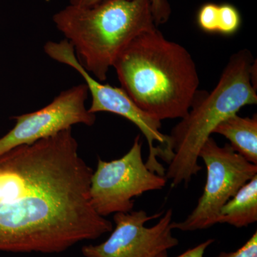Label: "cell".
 <instances>
[{
	"mask_svg": "<svg viewBox=\"0 0 257 257\" xmlns=\"http://www.w3.org/2000/svg\"><path fill=\"white\" fill-rule=\"evenodd\" d=\"M72 128L0 155V251L60 253L111 232Z\"/></svg>",
	"mask_w": 257,
	"mask_h": 257,
	"instance_id": "6da1fadb",
	"label": "cell"
},
{
	"mask_svg": "<svg viewBox=\"0 0 257 257\" xmlns=\"http://www.w3.org/2000/svg\"><path fill=\"white\" fill-rule=\"evenodd\" d=\"M112 67L126 94L161 121L183 118L199 91V74L192 55L157 28L134 39Z\"/></svg>",
	"mask_w": 257,
	"mask_h": 257,
	"instance_id": "7a4b0ae2",
	"label": "cell"
},
{
	"mask_svg": "<svg viewBox=\"0 0 257 257\" xmlns=\"http://www.w3.org/2000/svg\"><path fill=\"white\" fill-rule=\"evenodd\" d=\"M256 61L247 50L230 57L215 88L208 93L198 91L187 114L174 126L170 136L174 153L165 173L171 187L188 185L202 170L198 164L203 145L221 121L247 105L257 103L253 82Z\"/></svg>",
	"mask_w": 257,
	"mask_h": 257,
	"instance_id": "3957f363",
	"label": "cell"
},
{
	"mask_svg": "<svg viewBox=\"0 0 257 257\" xmlns=\"http://www.w3.org/2000/svg\"><path fill=\"white\" fill-rule=\"evenodd\" d=\"M53 22L79 63L100 82L134 39L157 28L150 0H105L88 8L69 5L54 15Z\"/></svg>",
	"mask_w": 257,
	"mask_h": 257,
	"instance_id": "277c9868",
	"label": "cell"
},
{
	"mask_svg": "<svg viewBox=\"0 0 257 257\" xmlns=\"http://www.w3.org/2000/svg\"><path fill=\"white\" fill-rule=\"evenodd\" d=\"M44 50L52 60L72 67L84 78L92 96V102L88 109L89 112L96 114L106 111L119 115L138 126L148 143L149 156L145 162L147 168L165 177V168L157 158L170 164L174 153L171 149L170 136L161 133V121L140 108L122 88L102 84L94 78L79 63L74 47L68 40L47 42Z\"/></svg>",
	"mask_w": 257,
	"mask_h": 257,
	"instance_id": "5b68a950",
	"label": "cell"
},
{
	"mask_svg": "<svg viewBox=\"0 0 257 257\" xmlns=\"http://www.w3.org/2000/svg\"><path fill=\"white\" fill-rule=\"evenodd\" d=\"M199 157L207 168L204 192L194 210L184 221H172V229L194 231L218 224L223 206L257 175V165L243 158L229 144L219 147L211 137L203 145Z\"/></svg>",
	"mask_w": 257,
	"mask_h": 257,
	"instance_id": "8992f818",
	"label": "cell"
},
{
	"mask_svg": "<svg viewBox=\"0 0 257 257\" xmlns=\"http://www.w3.org/2000/svg\"><path fill=\"white\" fill-rule=\"evenodd\" d=\"M143 141L138 135L127 153L106 162L99 158L89 187V200L94 210L106 217L133 210L135 197L150 191L161 190L165 177L151 172L143 158Z\"/></svg>",
	"mask_w": 257,
	"mask_h": 257,
	"instance_id": "52a82bcc",
	"label": "cell"
},
{
	"mask_svg": "<svg viewBox=\"0 0 257 257\" xmlns=\"http://www.w3.org/2000/svg\"><path fill=\"white\" fill-rule=\"evenodd\" d=\"M173 212L169 209L148 215L144 210L116 213V226L106 241L85 245L84 257H155L162 251L178 246L172 234Z\"/></svg>",
	"mask_w": 257,
	"mask_h": 257,
	"instance_id": "ba28073f",
	"label": "cell"
},
{
	"mask_svg": "<svg viewBox=\"0 0 257 257\" xmlns=\"http://www.w3.org/2000/svg\"><path fill=\"white\" fill-rule=\"evenodd\" d=\"M88 95L86 84H79L62 91L39 110L13 116L16 121L14 127L0 138V155L15 147L50 138L73 125H94L96 115L85 106Z\"/></svg>",
	"mask_w": 257,
	"mask_h": 257,
	"instance_id": "9c48e42d",
	"label": "cell"
},
{
	"mask_svg": "<svg viewBox=\"0 0 257 257\" xmlns=\"http://www.w3.org/2000/svg\"><path fill=\"white\" fill-rule=\"evenodd\" d=\"M214 133L229 141L234 151L251 163L257 165V114L251 117L231 115L216 126Z\"/></svg>",
	"mask_w": 257,
	"mask_h": 257,
	"instance_id": "30bf717a",
	"label": "cell"
},
{
	"mask_svg": "<svg viewBox=\"0 0 257 257\" xmlns=\"http://www.w3.org/2000/svg\"><path fill=\"white\" fill-rule=\"evenodd\" d=\"M257 221V175L244 184L221 209L218 224L242 228Z\"/></svg>",
	"mask_w": 257,
	"mask_h": 257,
	"instance_id": "8fae6325",
	"label": "cell"
},
{
	"mask_svg": "<svg viewBox=\"0 0 257 257\" xmlns=\"http://www.w3.org/2000/svg\"><path fill=\"white\" fill-rule=\"evenodd\" d=\"M241 24V15L234 6L230 4L219 5L217 33L226 36L234 35L239 30Z\"/></svg>",
	"mask_w": 257,
	"mask_h": 257,
	"instance_id": "7c38bea8",
	"label": "cell"
},
{
	"mask_svg": "<svg viewBox=\"0 0 257 257\" xmlns=\"http://www.w3.org/2000/svg\"><path fill=\"white\" fill-rule=\"evenodd\" d=\"M218 8L219 5L207 3L202 6L197 14V24L207 33H217Z\"/></svg>",
	"mask_w": 257,
	"mask_h": 257,
	"instance_id": "4fadbf2b",
	"label": "cell"
},
{
	"mask_svg": "<svg viewBox=\"0 0 257 257\" xmlns=\"http://www.w3.org/2000/svg\"><path fill=\"white\" fill-rule=\"evenodd\" d=\"M215 257H257V231L235 251L231 252H221Z\"/></svg>",
	"mask_w": 257,
	"mask_h": 257,
	"instance_id": "5bb4252c",
	"label": "cell"
},
{
	"mask_svg": "<svg viewBox=\"0 0 257 257\" xmlns=\"http://www.w3.org/2000/svg\"><path fill=\"white\" fill-rule=\"evenodd\" d=\"M150 7L156 25L167 21L170 15V5L166 0H150Z\"/></svg>",
	"mask_w": 257,
	"mask_h": 257,
	"instance_id": "9a60e30c",
	"label": "cell"
},
{
	"mask_svg": "<svg viewBox=\"0 0 257 257\" xmlns=\"http://www.w3.org/2000/svg\"><path fill=\"white\" fill-rule=\"evenodd\" d=\"M214 242V239H209L206 240L204 242L199 243L194 247L189 248L184 252L176 257H204L206 250L209 246ZM155 257H170L168 255V251H162Z\"/></svg>",
	"mask_w": 257,
	"mask_h": 257,
	"instance_id": "2e32d148",
	"label": "cell"
},
{
	"mask_svg": "<svg viewBox=\"0 0 257 257\" xmlns=\"http://www.w3.org/2000/svg\"><path fill=\"white\" fill-rule=\"evenodd\" d=\"M104 1L105 0H69V3H70L69 5L88 8V7L94 6V5L99 4Z\"/></svg>",
	"mask_w": 257,
	"mask_h": 257,
	"instance_id": "e0dca14e",
	"label": "cell"
}]
</instances>
